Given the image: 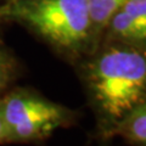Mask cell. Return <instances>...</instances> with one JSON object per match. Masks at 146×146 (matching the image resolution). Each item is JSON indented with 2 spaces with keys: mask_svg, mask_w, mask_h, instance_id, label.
<instances>
[{
  "mask_svg": "<svg viewBox=\"0 0 146 146\" xmlns=\"http://www.w3.org/2000/svg\"><path fill=\"white\" fill-rule=\"evenodd\" d=\"M20 68L13 54L0 43V98L11 88L17 78Z\"/></svg>",
  "mask_w": 146,
  "mask_h": 146,
  "instance_id": "7",
  "label": "cell"
},
{
  "mask_svg": "<svg viewBox=\"0 0 146 146\" xmlns=\"http://www.w3.org/2000/svg\"><path fill=\"white\" fill-rule=\"evenodd\" d=\"M74 66L95 117L94 138L104 145L130 112L146 104V50L101 42Z\"/></svg>",
  "mask_w": 146,
  "mask_h": 146,
  "instance_id": "1",
  "label": "cell"
},
{
  "mask_svg": "<svg viewBox=\"0 0 146 146\" xmlns=\"http://www.w3.org/2000/svg\"><path fill=\"white\" fill-rule=\"evenodd\" d=\"M0 144H4V125L1 117H0Z\"/></svg>",
  "mask_w": 146,
  "mask_h": 146,
  "instance_id": "8",
  "label": "cell"
},
{
  "mask_svg": "<svg viewBox=\"0 0 146 146\" xmlns=\"http://www.w3.org/2000/svg\"><path fill=\"white\" fill-rule=\"evenodd\" d=\"M4 144H34L74 124L77 112L31 88H10L0 98Z\"/></svg>",
  "mask_w": 146,
  "mask_h": 146,
  "instance_id": "3",
  "label": "cell"
},
{
  "mask_svg": "<svg viewBox=\"0 0 146 146\" xmlns=\"http://www.w3.org/2000/svg\"><path fill=\"white\" fill-rule=\"evenodd\" d=\"M125 1L127 0H86L95 49L101 43L104 31L110 18Z\"/></svg>",
  "mask_w": 146,
  "mask_h": 146,
  "instance_id": "5",
  "label": "cell"
},
{
  "mask_svg": "<svg viewBox=\"0 0 146 146\" xmlns=\"http://www.w3.org/2000/svg\"><path fill=\"white\" fill-rule=\"evenodd\" d=\"M122 138L133 146H146V104L135 108L113 131V138Z\"/></svg>",
  "mask_w": 146,
  "mask_h": 146,
  "instance_id": "6",
  "label": "cell"
},
{
  "mask_svg": "<svg viewBox=\"0 0 146 146\" xmlns=\"http://www.w3.org/2000/svg\"><path fill=\"white\" fill-rule=\"evenodd\" d=\"M101 42H119L146 50V0H127L110 18Z\"/></svg>",
  "mask_w": 146,
  "mask_h": 146,
  "instance_id": "4",
  "label": "cell"
},
{
  "mask_svg": "<svg viewBox=\"0 0 146 146\" xmlns=\"http://www.w3.org/2000/svg\"><path fill=\"white\" fill-rule=\"evenodd\" d=\"M0 21L22 25L73 65L95 50L86 0H6Z\"/></svg>",
  "mask_w": 146,
  "mask_h": 146,
  "instance_id": "2",
  "label": "cell"
}]
</instances>
